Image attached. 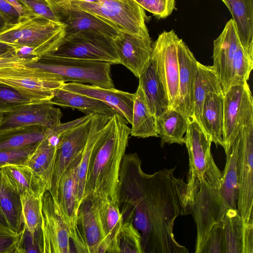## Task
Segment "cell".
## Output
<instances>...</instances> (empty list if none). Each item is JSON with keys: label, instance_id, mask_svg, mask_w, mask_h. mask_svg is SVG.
Listing matches in <instances>:
<instances>
[{"label": "cell", "instance_id": "6da1fadb", "mask_svg": "<svg viewBox=\"0 0 253 253\" xmlns=\"http://www.w3.org/2000/svg\"><path fill=\"white\" fill-rule=\"evenodd\" d=\"M136 153L123 157L117 203L124 222H132L141 234L143 253H187L176 240L175 219L191 213L186 199L187 184L174 169L153 174L144 172Z\"/></svg>", "mask_w": 253, "mask_h": 253}, {"label": "cell", "instance_id": "7a4b0ae2", "mask_svg": "<svg viewBox=\"0 0 253 253\" xmlns=\"http://www.w3.org/2000/svg\"><path fill=\"white\" fill-rule=\"evenodd\" d=\"M128 123L116 112L103 127L91 154L84 200L95 203L117 201L121 164L130 135Z\"/></svg>", "mask_w": 253, "mask_h": 253}, {"label": "cell", "instance_id": "3957f363", "mask_svg": "<svg viewBox=\"0 0 253 253\" xmlns=\"http://www.w3.org/2000/svg\"><path fill=\"white\" fill-rule=\"evenodd\" d=\"M187 125L184 136L189 167L186 183V199L191 209L201 184L206 182L211 186L219 188L222 174L211 153V137L194 117L187 118Z\"/></svg>", "mask_w": 253, "mask_h": 253}, {"label": "cell", "instance_id": "277c9868", "mask_svg": "<svg viewBox=\"0 0 253 253\" xmlns=\"http://www.w3.org/2000/svg\"><path fill=\"white\" fill-rule=\"evenodd\" d=\"M65 36V26L43 18L26 15L0 32V42L34 46L40 56L53 52Z\"/></svg>", "mask_w": 253, "mask_h": 253}, {"label": "cell", "instance_id": "5b68a950", "mask_svg": "<svg viewBox=\"0 0 253 253\" xmlns=\"http://www.w3.org/2000/svg\"><path fill=\"white\" fill-rule=\"evenodd\" d=\"M110 63L63 57L48 53L26 65L55 74L65 82L88 84L105 88L114 87Z\"/></svg>", "mask_w": 253, "mask_h": 253}, {"label": "cell", "instance_id": "8992f818", "mask_svg": "<svg viewBox=\"0 0 253 253\" xmlns=\"http://www.w3.org/2000/svg\"><path fill=\"white\" fill-rule=\"evenodd\" d=\"M85 2L72 0L70 6L90 13L119 31L149 36L144 9L134 0H98Z\"/></svg>", "mask_w": 253, "mask_h": 253}, {"label": "cell", "instance_id": "52a82bcc", "mask_svg": "<svg viewBox=\"0 0 253 253\" xmlns=\"http://www.w3.org/2000/svg\"><path fill=\"white\" fill-rule=\"evenodd\" d=\"M50 54L111 64H120L114 39L99 32L83 31L65 36Z\"/></svg>", "mask_w": 253, "mask_h": 253}, {"label": "cell", "instance_id": "ba28073f", "mask_svg": "<svg viewBox=\"0 0 253 253\" xmlns=\"http://www.w3.org/2000/svg\"><path fill=\"white\" fill-rule=\"evenodd\" d=\"M0 83L9 85L36 100L48 102L65 81L43 70L20 65L0 69Z\"/></svg>", "mask_w": 253, "mask_h": 253}, {"label": "cell", "instance_id": "9c48e42d", "mask_svg": "<svg viewBox=\"0 0 253 253\" xmlns=\"http://www.w3.org/2000/svg\"><path fill=\"white\" fill-rule=\"evenodd\" d=\"M179 39L173 30L161 33L152 44L151 58L167 92L170 108L174 109L178 100L177 46Z\"/></svg>", "mask_w": 253, "mask_h": 253}, {"label": "cell", "instance_id": "30bf717a", "mask_svg": "<svg viewBox=\"0 0 253 253\" xmlns=\"http://www.w3.org/2000/svg\"><path fill=\"white\" fill-rule=\"evenodd\" d=\"M219 188L203 182L191 206L197 228L195 253H201L209 233L213 226L222 221L230 208L221 196Z\"/></svg>", "mask_w": 253, "mask_h": 253}, {"label": "cell", "instance_id": "8fae6325", "mask_svg": "<svg viewBox=\"0 0 253 253\" xmlns=\"http://www.w3.org/2000/svg\"><path fill=\"white\" fill-rule=\"evenodd\" d=\"M92 115L85 120L63 131L59 136L52 173L48 190L55 203L60 180L70 166L81 155L89 135Z\"/></svg>", "mask_w": 253, "mask_h": 253}, {"label": "cell", "instance_id": "7c38bea8", "mask_svg": "<svg viewBox=\"0 0 253 253\" xmlns=\"http://www.w3.org/2000/svg\"><path fill=\"white\" fill-rule=\"evenodd\" d=\"M239 191L237 201L244 224L253 223V122L238 131Z\"/></svg>", "mask_w": 253, "mask_h": 253}, {"label": "cell", "instance_id": "4fadbf2b", "mask_svg": "<svg viewBox=\"0 0 253 253\" xmlns=\"http://www.w3.org/2000/svg\"><path fill=\"white\" fill-rule=\"evenodd\" d=\"M252 122L253 98L247 82L231 86L223 94L224 147L243 126Z\"/></svg>", "mask_w": 253, "mask_h": 253}, {"label": "cell", "instance_id": "5bb4252c", "mask_svg": "<svg viewBox=\"0 0 253 253\" xmlns=\"http://www.w3.org/2000/svg\"><path fill=\"white\" fill-rule=\"evenodd\" d=\"M41 216L42 253H71L68 228L48 190L42 197Z\"/></svg>", "mask_w": 253, "mask_h": 253}, {"label": "cell", "instance_id": "9a60e30c", "mask_svg": "<svg viewBox=\"0 0 253 253\" xmlns=\"http://www.w3.org/2000/svg\"><path fill=\"white\" fill-rule=\"evenodd\" d=\"M72 242L77 253L107 252V247L96 203L84 200L81 204L76 235Z\"/></svg>", "mask_w": 253, "mask_h": 253}, {"label": "cell", "instance_id": "2e32d148", "mask_svg": "<svg viewBox=\"0 0 253 253\" xmlns=\"http://www.w3.org/2000/svg\"><path fill=\"white\" fill-rule=\"evenodd\" d=\"M62 115L60 109L48 102L26 105L13 112L3 114L0 124V133L31 126L51 129L61 123Z\"/></svg>", "mask_w": 253, "mask_h": 253}, {"label": "cell", "instance_id": "e0dca14e", "mask_svg": "<svg viewBox=\"0 0 253 253\" xmlns=\"http://www.w3.org/2000/svg\"><path fill=\"white\" fill-rule=\"evenodd\" d=\"M114 40L120 64L138 78L150 63L152 44L150 36L144 37L119 31Z\"/></svg>", "mask_w": 253, "mask_h": 253}, {"label": "cell", "instance_id": "ac0fdd59", "mask_svg": "<svg viewBox=\"0 0 253 253\" xmlns=\"http://www.w3.org/2000/svg\"><path fill=\"white\" fill-rule=\"evenodd\" d=\"M177 54L179 64L178 100L175 110L186 118L193 117L198 61L181 39L178 42Z\"/></svg>", "mask_w": 253, "mask_h": 253}, {"label": "cell", "instance_id": "d6986e66", "mask_svg": "<svg viewBox=\"0 0 253 253\" xmlns=\"http://www.w3.org/2000/svg\"><path fill=\"white\" fill-rule=\"evenodd\" d=\"M240 43L235 23L231 19L213 41L212 66L219 80L223 94L230 87L232 63Z\"/></svg>", "mask_w": 253, "mask_h": 253}, {"label": "cell", "instance_id": "ffe728a7", "mask_svg": "<svg viewBox=\"0 0 253 253\" xmlns=\"http://www.w3.org/2000/svg\"><path fill=\"white\" fill-rule=\"evenodd\" d=\"M62 87L106 103L131 124L134 93L118 90L114 87L105 88L75 82H66Z\"/></svg>", "mask_w": 253, "mask_h": 253}, {"label": "cell", "instance_id": "44dd1931", "mask_svg": "<svg viewBox=\"0 0 253 253\" xmlns=\"http://www.w3.org/2000/svg\"><path fill=\"white\" fill-rule=\"evenodd\" d=\"M81 156L62 176L58 187L57 202L55 203L61 218L68 228L72 241L76 235L80 207L76 194L75 174Z\"/></svg>", "mask_w": 253, "mask_h": 253}, {"label": "cell", "instance_id": "7402d4cb", "mask_svg": "<svg viewBox=\"0 0 253 253\" xmlns=\"http://www.w3.org/2000/svg\"><path fill=\"white\" fill-rule=\"evenodd\" d=\"M56 14L65 26V36L89 31L102 33L114 39L119 32L96 16L75 7L70 6L59 11Z\"/></svg>", "mask_w": 253, "mask_h": 253}, {"label": "cell", "instance_id": "603a6c76", "mask_svg": "<svg viewBox=\"0 0 253 253\" xmlns=\"http://www.w3.org/2000/svg\"><path fill=\"white\" fill-rule=\"evenodd\" d=\"M239 147L238 132L224 148L226 164L222 172V180L218 189L221 196L230 208H236L239 191Z\"/></svg>", "mask_w": 253, "mask_h": 253}, {"label": "cell", "instance_id": "cb8c5ba5", "mask_svg": "<svg viewBox=\"0 0 253 253\" xmlns=\"http://www.w3.org/2000/svg\"><path fill=\"white\" fill-rule=\"evenodd\" d=\"M200 124L216 147H224L223 93L211 92L206 96Z\"/></svg>", "mask_w": 253, "mask_h": 253}, {"label": "cell", "instance_id": "d4e9b609", "mask_svg": "<svg viewBox=\"0 0 253 253\" xmlns=\"http://www.w3.org/2000/svg\"><path fill=\"white\" fill-rule=\"evenodd\" d=\"M111 117L94 115L92 118L87 140L75 170V187L80 206L85 199L87 170L94 147L103 127Z\"/></svg>", "mask_w": 253, "mask_h": 253}, {"label": "cell", "instance_id": "484cf974", "mask_svg": "<svg viewBox=\"0 0 253 253\" xmlns=\"http://www.w3.org/2000/svg\"><path fill=\"white\" fill-rule=\"evenodd\" d=\"M48 103L62 107L76 109L85 115L111 117L116 112L106 103L62 87L56 89Z\"/></svg>", "mask_w": 253, "mask_h": 253}, {"label": "cell", "instance_id": "4316f807", "mask_svg": "<svg viewBox=\"0 0 253 253\" xmlns=\"http://www.w3.org/2000/svg\"><path fill=\"white\" fill-rule=\"evenodd\" d=\"M138 79L149 109L156 118L170 108L167 92L151 59L149 65Z\"/></svg>", "mask_w": 253, "mask_h": 253}, {"label": "cell", "instance_id": "83f0119b", "mask_svg": "<svg viewBox=\"0 0 253 253\" xmlns=\"http://www.w3.org/2000/svg\"><path fill=\"white\" fill-rule=\"evenodd\" d=\"M227 2L241 44L253 58V0H227Z\"/></svg>", "mask_w": 253, "mask_h": 253}, {"label": "cell", "instance_id": "f1b7e54d", "mask_svg": "<svg viewBox=\"0 0 253 253\" xmlns=\"http://www.w3.org/2000/svg\"><path fill=\"white\" fill-rule=\"evenodd\" d=\"M130 134L139 138L159 137L157 118L151 112L144 91L138 84L134 93Z\"/></svg>", "mask_w": 253, "mask_h": 253}, {"label": "cell", "instance_id": "f546056e", "mask_svg": "<svg viewBox=\"0 0 253 253\" xmlns=\"http://www.w3.org/2000/svg\"><path fill=\"white\" fill-rule=\"evenodd\" d=\"M1 169L9 184L20 195L28 192L42 197L47 190L45 182L27 166L10 165Z\"/></svg>", "mask_w": 253, "mask_h": 253}, {"label": "cell", "instance_id": "4dcf8cb0", "mask_svg": "<svg viewBox=\"0 0 253 253\" xmlns=\"http://www.w3.org/2000/svg\"><path fill=\"white\" fill-rule=\"evenodd\" d=\"M0 208L4 215L8 227L16 233L20 232L24 224L20 195L9 184L1 168Z\"/></svg>", "mask_w": 253, "mask_h": 253}, {"label": "cell", "instance_id": "1f68e13d", "mask_svg": "<svg viewBox=\"0 0 253 253\" xmlns=\"http://www.w3.org/2000/svg\"><path fill=\"white\" fill-rule=\"evenodd\" d=\"M211 92L223 93L219 80L212 66L204 65L198 61L193 117L199 124L204 100L206 96Z\"/></svg>", "mask_w": 253, "mask_h": 253}, {"label": "cell", "instance_id": "d6a6232c", "mask_svg": "<svg viewBox=\"0 0 253 253\" xmlns=\"http://www.w3.org/2000/svg\"><path fill=\"white\" fill-rule=\"evenodd\" d=\"M56 151L57 146L45 137L38 143L25 165L45 182L47 190L50 188Z\"/></svg>", "mask_w": 253, "mask_h": 253}, {"label": "cell", "instance_id": "836d02e7", "mask_svg": "<svg viewBox=\"0 0 253 253\" xmlns=\"http://www.w3.org/2000/svg\"><path fill=\"white\" fill-rule=\"evenodd\" d=\"M157 122L162 147L166 144H184L187 118L176 110L169 108L157 118Z\"/></svg>", "mask_w": 253, "mask_h": 253}, {"label": "cell", "instance_id": "e575fe53", "mask_svg": "<svg viewBox=\"0 0 253 253\" xmlns=\"http://www.w3.org/2000/svg\"><path fill=\"white\" fill-rule=\"evenodd\" d=\"M96 203L107 247L106 253H117V237L124 222L117 201L109 200Z\"/></svg>", "mask_w": 253, "mask_h": 253}, {"label": "cell", "instance_id": "d590c367", "mask_svg": "<svg viewBox=\"0 0 253 253\" xmlns=\"http://www.w3.org/2000/svg\"><path fill=\"white\" fill-rule=\"evenodd\" d=\"M49 128L37 126L11 129L0 133V151L38 143L47 135Z\"/></svg>", "mask_w": 253, "mask_h": 253}, {"label": "cell", "instance_id": "8d00e7d4", "mask_svg": "<svg viewBox=\"0 0 253 253\" xmlns=\"http://www.w3.org/2000/svg\"><path fill=\"white\" fill-rule=\"evenodd\" d=\"M222 222L223 253H243L244 222L237 208H229Z\"/></svg>", "mask_w": 253, "mask_h": 253}, {"label": "cell", "instance_id": "74e56055", "mask_svg": "<svg viewBox=\"0 0 253 253\" xmlns=\"http://www.w3.org/2000/svg\"><path fill=\"white\" fill-rule=\"evenodd\" d=\"M23 226L34 235L41 228L42 197L24 192L20 195Z\"/></svg>", "mask_w": 253, "mask_h": 253}, {"label": "cell", "instance_id": "f35d334b", "mask_svg": "<svg viewBox=\"0 0 253 253\" xmlns=\"http://www.w3.org/2000/svg\"><path fill=\"white\" fill-rule=\"evenodd\" d=\"M43 102L22 93L15 88L0 83V113L13 112L21 107Z\"/></svg>", "mask_w": 253, "mask_h": 253}, {"label": "cell", "instance_id": "ab89813d", "mask_svg": "<svg viewBox=\"0 0 253 253\" xmlns=\"http://www.w3.org/2000/svg\"><path fill=\"white\" fill-rule=\"evenodd\" d=\"M117 253H143L141 234L132 222L125 221L116 240Z\"/></svg>", "mask_w": 253, "mask_h": 253}, {"label": "cell", "instance_id": "60d3db41", "mask_svg": "<svg viewBox=\"0 0 253 253\" xmlns=\"http://www.w3.org/2000/svg\"><path fill=\"white\" fill-rule=\"evenodd\" d=\"M253 68V58L239 44L233 58L230 77V86L247 82Z\"/></svg>", "mask_w": 253, "mask_h": 253}, {"label": "cell", "instance_id": "b9f144b4", "mask_svg": "<svg viewBox=\"0 0 253 253\" xmlns=\"http://www.w3.org/2000/svg\"><path fill=\"white\" fill-rule=\"evenodd\" d=\"M26 15L44 18L59 23V18L46 0H19Z\"/></svg>", "mask_w": 253, "mask_h": 253}, {"label": "cell", "instance_id": "7bdbcfd3", "mask_svg": "<svg viewBox=\"0 0 253 253\" xmlns=\"http://www.w3.org/2000/svg\"><path fill=\"white\" fill-rule=\"evenodd\" d=\"M38 143L0 151V168L10 165H25Z\"/></svg>", "mask_w": 253, "mask_h": 253}, {"label": "cell", "instance_id": "ee69618b", "mask_svg": "<svg viewBox=\"0 0 253 253\" xmlns=\"http://www.w3.org/2000/svg\"><path fill=\"white\" fill-rule=\"evenodd\" d=\"M142 8L159 19L169 17L175 7V0H134Z\"/></svg>", "mask_w": 253, "mask_h": 253}, {"label": "cell", "instance_id": "f6af8a7d", "mask_svg": "<svg viewBox=\"0 0 253 253\" xmlns=\"http://www.w3.org/2000/svg\"><path fill=\"white\" fill-rule=\"evenodd\" d=\"M42 253V239L41 228L34 235L24 226L21 231L17 253Z\"/></svg>", "mask_w": 253, "mask_h": 253}, {"label": "cell", "instance_id": "bcb514c9", "mask_svg": "<svg viewBox=\"0 0 253 253\" xmlns=\"http://www.w3.org/2000/svg\"><path fill=\"white\" fill-rule=\"evenodd\" d=\"M223 219V218H222ZM223 222L215 225L209 233L201 253H223Z\"/></svg>", "mask_w": 253, "mask_h": 253}, {"label": "cell", "instance_id": "7dc6e473", "mask_svg": "<svg viewBox=\"0 0 253 253\" xmlns=\"http://www.w3.org/2000/svg\"><path fill=\"white\" fill-rule=\"evenodd\" d=\"M21 232L16 233L0 223V253H17Z\"/></svg>", "mask_w": 253, "mask_h": 253}, {"label": "cell", "instance_id": "c3c4849f", "mask_svg": "<svg viewBox=\"0 0 253 253\" xmlns=\"http://www.w3.org/2000/svg\"><path fill=\"white\" fill-rule=\"evenodd\" d=\"M0 13L7 17L11 23H16L20 17L17 10L5 0H0Z\"/></svg>", "mask_w": 253, "mask_h": 253}, {"label": "cell", "instance_id": "681fc988", "mask_svg": "<svg viewBox=\"0 0 253 253\" xmlns=\"http://www.w3.org/2000/svg\"><path fill=\"white\" fill-rule=\"evenodd\" d=\"M243 253H253V223L244 224Z\"/></svg>", "mask_w": 253, "mask_h": 253}, {"label": "cell", "instance_id": "f907efd6", "mask_svg": "<svg viewBox=\"0 0 253 253\" xmlns=\"http://www.w3.org/2000/svg\"><path fill=\"white\" fill-rule=\"evenodd\" d=\"M29 61L15 57H0V69L20 65H26Z\"/></svg>", "mask_w": 253, "mask_h": 253}, {"label": "cell", "instance_id": "816d5d0a", "mask_svg": "<svg viewBox=\"0 0 253 253\" xmlns=\"http://www.w3.org/2000/svg\"><path fill=\"white\" fill-rule=\"evenodd\" d=\"M57 13L60 10L70 6L72 0H46Z\"/></svg>", "mask_w": 253, "mask_h": 253}, {"label": "cell", "instance_id": "f5cc1de1", "mask_svg": "<svg viewBox=\"0 0 253 253\" xmlns=\"http://www.w3.org/2000/svg\"><path fill=\"white\" fill-rule=\"evenodd\" d=\"M12 48V45L0 42V57H11L10 52Z\"/></svg>", "mask_w": 253, "mask_h": 253}, {"label": "cell", "instance_id": "db71d44e", "mask_svg": "<svg viewBox=\"0 0 253 253\" xmlns=\"http://www.w3.org/2000/svg\"><path fill=\"white\" fill-rule=\"evenodd\" d=\"M12 5L18 12L20 17L26 16L25 10L19 0H5Z\"/></svg>", "mask_w": 253, "mask_h": 253}, {"label": "cell", "instance_id": "11a10c76", "mask_svg": "<svg viewBox=\"0 0 253 253\" xmlns=\"http://www.w3.org/2000/svg\"><path fill=\"white\" fill-rule=\"evenodd\" d=\"M9 23H11L9 20L0 13V32L3 30Z\"/></svg>", "mask_w": 253, "mask_h": 253}, {"label": "cell", "instance_id": "9f6ffc18", "mask_svg": "<svg viewBox=\"0 0 253 253\" xmlns=\"http://www.w3.org/2000/svg\"><path fill=\"white\" fill-rule=\"evenodd\" d=\"M0 223L8 227L6 220L5 219L4 215L3 213L0 208Z\"/></svg>", "mask_w": 253, "mask_h": 253}, {"label": "cell", "instance_id": "6f0895ef", "mask_svg": "<svg viewBox=\"0 0 253 253\" xmlns=\"http://www.w3.org/2000/svg\"><path fill=\"white\" fill-rule=\"evenodd\" d=\"M80 1H83L85 2H97L98 1V0H76Z\"/></svg>", "mask_w": 253, "mask_h": 253}, {"label": "cell", "instance_id": "680465c9", "mask_svg": "<svg viewBox=\"0 0 253 253\" xmlns=\"http://www.w3.org/2000/svg\"><path fill=\"white\" fill-rule=\"evenodd\" d=\"M221 0L224 2V3L225 4V5L227 6V7H228L227 0Z\"/></svg>", "mask_w": 253, "mask_h": 253}, {"label": "cell", "instance_id": "91938a15", "mask_svg": "<svg viewBox=\"0 0 253 253\" xmlns=\"http://www.w3.org/2000/svg\"><path fill=\"white\" fill-rule=\"evenodd\" d=\"M3 117V114L0 113V124L2 121Z\"/></svg>", "mask_w": 253, "mask_h": 253}]
</instances>
